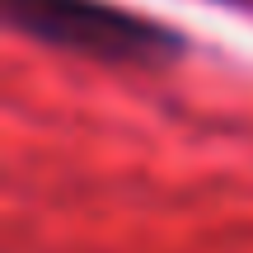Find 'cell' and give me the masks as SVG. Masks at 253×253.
Wrapping results in <instances>:
<instances>
[{
	"label": "cell",
	"instance_id": "1",
	"mask_svg": "<svg viewBox=\"0 0 253 253\" xmlns=\"http://www.w3.org/2000/svg\"><path fill=\"white\" fill-rule=\"evenodd\" d=\"M9 24L47 47L75 52L99 66H169L178 61V33L108 0H5Z\"/></svg>",
	"mask_w": 253,
	"mask_h": 253
}]
</instances>
